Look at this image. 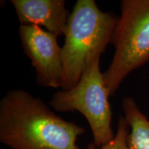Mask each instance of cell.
<instances>
[{
  "mask_svg": "<svg viewBox=\"0 0 149 149\" xmlns=\"http://www.w3.org/2000/svg\"><path fill=\"white\" fill-rule=\"evenodd\" d=\"M84 133L22 89L8 91L0 101V141L10 149H79Z\"/></svg>",
  "mask_w": 149,
  "mask_h": 149,
  "instance_id": "cell-1",
  "label": "cell"
},
{
  "mask_svg": "<svg viewBox=\"0 0 149 149\" xmlns=\"http://www.w3.org/2000/svg\"><path fill=\"white\" fill-rule=\"evenodd\" d=\"M119 18L103 12L94 0H78L67 22L62 47L64 80L61 88L69 90L79 82L86 68L101 57Z\"/></svg>",
  "mask_w": 149,
  "mask_h": 149,
  "instance_id": "cell-2",
  "label": "cell"
},
{
  "mask_svg": "<svg viewBox=\"0 0 149 149\" xmlns=\"http://www.w3.org/2000/svg\"><path fill=\"white\" fill-rule=\"evenodd\" d=\"M115 53L103 72L110 97L133 70L149 61V0H122L112 36Z\"/></svg>",
  "mask_w": 149,
  "mask_h": 149,
  "instance_id": "cell-3",
  "label": "cell"
},
{
  "mask_svg": "<svg viewBox=\"0 0 149 149\" xmlns=\"http://www.w3.org/2000/svg\"><path fill=\"white\" fill-rule=\"evenodd\" d=\"M100 57H97L85 70L79 82L69 90L56 92L49 105L56 112L79 111L88 121L97 148L113 140L115 134L111 127L112 109Z\"/></svg>",
  "mask_w": 149,
  "mask_h": 149,
  "instance_id": "cell-4",
  "label": "cell"
},
{
  "mask_svg": "<svg viewBox=\"0 0 149 149\" xmlns=\"http://www.w3.org/2000/svg\"><path fill=\"white\" fill-rule=\"evenodd\" d=\"M19 37L24 53L36 71V84L46 88H61L64 80L62 48L57 37L35 25H20Z\"/></svg>",
  "mask_w": 149,
  "mask_h": 149,
  "instance_id": "cell-5",
  "label": "cell"
},
{
  "mask_svg": "<svg viewBox=\"0 0 149 149\" xmlns=\"http://www.w3.org/2000/svg\"><path fill=\"white\" fill-rule=\"evenodd\" d=\"M20 25L44 26L57 37L64 35L69 13L64 0H10Z\"/></svg>",
  "mask_w": 149,
  "mask_h": 149,
  "instance_id": "cell-6",
  "label": "cell"
},
{
  "mask_svg": "<svg viewBox=\"0 0 149 149\" xmlns=\"http://www.w3.org/2000/svg\"><path fill=\"white\" fill-rule=\"evenodd\" d=\"M124 117L130 128L128 144L131 149H149V120L131 97L122 101Z\"/></svg>",
  "mask_w": 149,
  "mask_h": 149,
  "instance_id": "cell-7",
  "label": "cell"
},
{
  "mask_svg": "<svg viewBox=\"0 0 149 149\" xmlns=\"http://www.w3.org/2000/svg\"><path fill=\"white\" fill-rule=\"evenodd\" d=\"M130 128L124 116L120 115L117 122V131L115 137L104 146L97 148L93 144L88 145L87 149H131L128 144Z\"/></svg>",
  "mask_w": 149,
  "mask_h": 149,
  "instance_id": "cell-8",
  "label": "cell"
}]
</instances>
